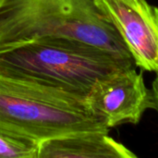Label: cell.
I'll return each instance as SVG.
<instances>
[{"instance_id": "1", "label": "cell", "mask_w": 158, "mask_h": 158, "mask_svg": "<svg viewBox=\"0 0 158 158\" xmlns=\"http://www.w3.org/2000/svg\"><path fill=\"white\" fill-rule=\"evenodd\" d=\"M130 68L133 60L69 37H38L0 49V72L83 97L98 81Z\"/></svg>"}, {"instance_id": "2", "label": "cell", "mask_w": 158, "mask_h": 158, "mask_svg": "<svg viewBox=\"0 0 158 158\" xmlns=\"http://www.w3.org/2000/svg\"><path fill=\"white\" fill-rule=\"evenodd\" d=\"M83 96L0 72V129L41 143L83 132H109Z\"/></svg>"}, {"instance_id": "3", "label": "cell", "mask_w": 158, "mask_h": 158, "mask_svg": "<svg viewBox=\"0 0 158 158\" xmlns=\"http://www.w3.org/2000/svg\"><path fill=\"white\" fill-rule=\"evenodd\" d=\"M44 36L77 39L133 60L96 0H0V49Z\"/></svg>"}, {"instance_id": "4", "label": "cell", "mask_w": 158, "mask_h": 158, "mask_svg": "<svg viewBox=\"0 0 158 158\" xmlns=\"http://www.w3.org/2000/svg\"><path fill=\"white\" fill-rule=\"evenodd\" d=\"M85 102L109 129L125 123L138 124L147 109H156L153 91L135 68L119 70L98 81Z\"/></svg>"}, {"instance_id": "5", "label": "cell", "mask_w": 158, "mask_h": 158, "mask_svg": "<svg viewBox=\"0 0 158 158\" xmlns=\"http://www.w3.org/2000/svg\"><path fill=\"white\" fill-rule=\"evenodd\" d=\"M128 46L136 66L158 72V7L147 0H96Z\"/></svg>"}, {"instance_id": "6", "label": "cell", "mask_w": 158, "mask_h": 158, "mask_svg": "<svg viewBox=\"0 0 158 158\" xmlns=\"http://www.w3.org/2000/svg\"><path fill=\"white\" fill-rule=\"evenodd\" d=\"M135 157V154L104 131L49 139L39 143L37 151V158Z\"/></svg>"}, {"instance_id": "7", "label": "cell", "mask_w": 158, "mask_h": 158, "mask_svg": "<svg viewBox=\"0 0 158 158\" xmlns=\"http://www.w3.org/2000/svg\"><path fill=\"white\" fill-rule=\"evenodd\" d=\"M38 143L0 129V158H37Z\"/></svg>"}, {"instance_id": "8", "label": "cell", "mask_w": 158, "mask_h": 158, "mask_svg": "<svg viewBox=\"0 0 158 158\" xmlns=\"http://www.w3.org/2000/svg\"><path fill=\"white\" fill-rule=\"evenodd\" d=\"M153 94L155 98V103H156V109L158 111V72L156 73V76L153 81Z\"/></svg>"}]
</instances>
